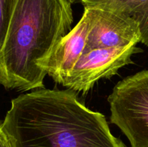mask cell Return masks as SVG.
<instances>
[{"label":"cell","instance_id":"6da1fadb","mask_svg":"<svg viewBox=\"0 0 148 147\" xmlns=\"http://www.w3.org/2000/svg\"><path fill=\"white\" fill-rule=\"evenodd\" d=\"M1 122L12 147H127L111 133L106 117L69 89L19 95Z\"/></svg>","mask_w":148,"mask_h":147},{"label":"cell","instance_id":"7a4b0ae2","mask_svg":"<svg viewBox=\"0 0 148 147\" xmlns=\"http://www.w3.org/2000/svg\"><path fill=\"white\" fill-rule=\"evenodd\" d=\"M79 0H17L0 50V84L8 89L44 88L37 63L72 29V5Z\"/></svg>","mask_w":148,"mask_h":147},{"label":"cell","instance_id":"3957f363","mask_svg":"<svg viewBox=\"0 0 148 147\" xmlns=\"http://www.w3.org/2000/svg\"><path fill=\"white\" fill-rule=\"evenodd\" d=\"M108 101L111 122L127 137L131 147H148V69L118 82Z\"/></svg>","mask_w":148,"mask_h":147},{"label":"cell","instance_id":"277c9868","mask_svg":"<svg viewBox=\"0 0 148 147\" xmlns=\"http://www.w3.org/2000/svg\"><path fill=\"white\" fill-rule=\"evenodd\" d=\"M140 51L141 48L131 45L83 53L63 86L86 94L100 79L111 78L123 66L132 63V56Z\"/></svg>","mask_w":148,"mask_h":147},{"label":"cell","instance_id":"5b68a950","mask_svg":"<svg viewBox=\"0 0 148 147\" xmlns=\"http://www.w3.org/2000/svg\"><path fill=\"white\" fill-rule=\"evenodd\" d=\"M88 8L90 27L83 53L95 49L136 46L141 41L139 25L132 19L109 10Z\"/></svg>","mask_w":148,"mask_h":147},{"label":"cell","instance_id":"8992f818","mask_svg":"<svg viewBox=\"0 0 148 147\" xmlns=\"http://www.w3.org/2000/svg\"><path fill=\"white\" fill-rule=\"evenodd\" d=\"M90 27V14L85 7L82 17L66 35L62 37L51 51L37 63L55 82L64 85L84 51Z\"/></svg>","mask_w":148,"mask_h":147},{"label":"cell","instance_id":"52a82bcc","mask_svg":"<svg viewBox=\"0 0 148 147\" xmlns=\"http://www.w3.org/2000/svg\"><path fill=\"white\" fill-rule=\"evenodd\" d=\"M85 7H95L124 14L139 25L141 43L148 46V0H79Z\"/></svg>","mask_w":148,"mask_h":147},{"label":"cell","instance_id":"ba28073f","mask_svg":"<svg viewBox=\"0 0 148 147\" xmlns=\"http://www.w3.org/2000/svg\"><path fill=\"white\" fill-rule=\"evenodd\" d=\"M17 0H0V50L4 46Z\"/></svg>","mask_w":148,"mask_h":147},{"label":"cell","instance_id":"9c48e42d","mask_svg":"<svg viewBox=\"0 0 148 147\" xmlns=\"http://www.w3.org/2000/svg\"><path fill=\"white\" fill-rule=\"evenodd\" d=\"M0 147H12L10 139L4 131L2 122H0Z\"/></svg>","mask_w":148,"mask_h":147}]
</instances>
